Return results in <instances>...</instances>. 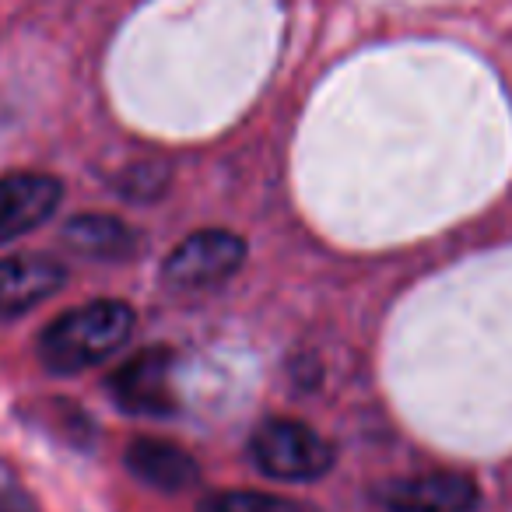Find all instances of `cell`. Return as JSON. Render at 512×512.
<instances>
[{
	"label": "cell",
	"instance_id": "cell-12",
	"mask_svg": "<svg viewBox=\"0 0 512 512\" xmlns=\"http://www.w3.org/2000/svg\"><path fill=\"white\" fill-rule=\"evenodd\" d=\"M0 512H39L36 498L25 491V484L8 463H0Z\"/></svg>",
	"mask_w": 512,
	"mask_h": 512
},
{
	"label": "cell",
	"instance_id": "cell-4",
	"mask_svg": "<svg viewBox=\"0 0 512 512\" xmlns=\"http://www.w3.org/2000/svg\"><path fill=\"white\" fill-rule=\"evenodd\" d=\"M246 260V242L225 228H204L183 239L162 264V278L176 288H214Z\"/></svg>",
	"mask_w": 512,
	"mask_h": 512
},
{
	"label": "cell",
	"instance_id": "cell-5",
	"mask_svg": "<svg viewBox=\"0 0 512 512\" xmlns=\"http://www.w3.org/2000/svg\"><path fill=\"white\" fill-rule=\"evenodd\" d=\"M379 502L393 512H474L481 491L467 474L432 470V474L400 477L379 488Z\"/></svg>",
	"mask_w": 512,
	"mask_h": 512
},
{
	"label": "cell",
	"instance_id": "cell-3",
	"mask_svg": "<svg viewBox=\"0 0 512 512\" xmlns=\"http://www.w3.org/2000/svg\"><path fill=\"white\" fill-rule=\"evenodd\" d=\"M172 365L176 355L169 348H144L130 362H123L106 379L116 407L137 418H169L176 414L179 400L172 390Z\"/></svg>",
	"mask_w": 512,
	"mask_h": 512
},
{
	"label": "cell",
	"instance_id": "cell-6",
	"mask_svg": "<svg viewBox=\"0 0 512 512\" xmlns=\"http://www.w3.org/2000/svg\"><path fill=\"white\" fill-rule=\"evenodd\" d=\"M60 197H64L60 179L43 172H15L0 179V246L50 221Z\"/></svg>",
	"mask_w": 512,
	"mask_h": 512
},
{
	"label": "cell",
	"instance_id": "cell-8",
	"mask_svg": "<svg viewBox=\"0 0 512 512\" xmlns=\"http://www.w3.org/2000/svg\"><path fill=\"white\" fill-rule=\"evenodd\" d=\"M127 467L144 484L162 491H183L200 477V467L183 446L165 439H134L127 449Z\"/></svg>",
	"mask_w": 512,
	"mask_h": 512
},
{
	"label": "cell",
	"instance_id": "cell-7",
	"mask_svg": "<svg viewBox=\"0 0 512 512\" xmlns=\"http://www.w3.org/2000/svg\"><path fill=\"white\" fill-rule=\"evenodd\" d=\"M67 267L53 256H11L0 260V320H15L64 288Z\"/></svg>",
	"mask_w": 512,
	"mask_h": 512
},
{
	"label": "cell",
	"instance_id": "cell-2",
	"mask_svg": "<svg viewBox=\"0 0 512 512\" xmlns=\"http://www.w3.org/2000/svg\"><path fill=\"white\" fill-rule=\"evenodd\" d=\"M249 456L267 477L316 481L334 467V446L316 428L292 418H271L249 439Z\"/></svg>",
	"mask_w": 512,
	"mask_h": 512
},
{
	"label": "cell",
	"instance_id": "cell-11",
	"mask_svg": "<svg viewBox=\"0 0 512 512\" xmlns=\"http://www.w3.org/2000/svg\"><path fill=\"white\" fill-rule=\"evenodd\" d=\"M197 512H309L302 502L267 495V491H214Z\"/></svg>",
	"mask_w": 512,
	"mask_h": 512
},
{
	"label": "cell",
	"instance_id": "cell-1",
	"mask_svg": "<svg viewBox=\"0 0 512 512\" xmlns=\"http://www.w3.org/2000/svg\"><path fill=\"white\" fill-rule=\"evenodd\" d=\"M134 334V309L127 302L99 299L71 309L53 320L39 337V362L57 376H74L81 369L106 362Z\"/></svg>",
	"mask_w": 512,
	"mask_h": 512
},
{
	"label": "cell",
	"instance_id": "cell-10",
	"mask_svg": "<svg viewBox=\"0 0 512 512\" xmlns=\"http://www.w3.org/2000/svg\"><path fill=\"white\" fill-rule=\"evenodd\" d=\"M32 421H36L39 428H50L67 446L85 449V446H92V439H95L92 418H85V414L74 404H67V400H46V404L32 407Z\"/></svg>",
	"mask_w": 512,
	"mask_h": 512
},
{
	"label": "cell",
	"instance_id": "cell-9",
	"mask_svg": "<svg viewBox=\"0 0 512 512\" xmlns=\"http://www.w3.org/2000/svg\"><path fill=\"white\" fill-rule=\"evenodd\" d=\"M64 242L95 260H127L137 249V235L113 214H78L64 225Z\"/></svg>",
	"mask_w": 512,
	"mask_h": 512
}]
</instances>
